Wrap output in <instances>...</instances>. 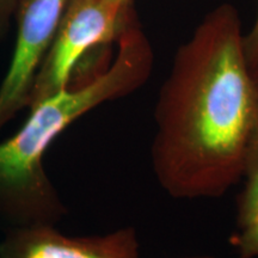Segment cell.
I'll use <instances>...</instances> for the list:
<instances>
[{
	"label": "cell",
	"instance_id": "cell-7",
	"mask_svg": "<svg viewBox=\"0 0 258 258\" xmlns=\"http://www.w3.org/2000/svg\"><path fill=\"white\" fill-rule=\"evenodd\" d=\"M238 228L230 239L232 246L240 258H258V215Z\"/></svg>",
	"mask_w": 258,
	"mask_h": 258
},
{
	"label": "cell",
	"instance_id": "cell-3",
	"mask_svg": "<svg viewBox=\"0 0 258 258\" xmlns=\"http://www.w3.org/2000/svg\"><path fill=\"white\" fill-rule=\"evenodd\" d=\"M135 12L134 4L115 8L106 0H69L30 95L29 106L66 89L90 50L117 42Z\"/></svg>",
	"mask_w": 258,
	"mask_h": 258
},
{
	"label": "cell",
	"instance_id": "cell-6",
	"mask_svg": "<svg viewBox=\"0 0 258 258\" xmlns=\"http://www.w3.org/2000/svg\"><path fill=\"white\" fill-rule=\"evenodd\" d=\"M244 188L238 199V227L258 215V124L246 146L243 163Z\"/></svg>",
	"mask_w": 258,
	"mask_h": 258
},
{
	"label": "cell",
	"instance_id": "cell-10",
	"mask_svg": "<svg viewBox=\"0 0 258 258\" xmlns=\"http://www.w3.org/2000/svg\"><path fill=\"white\" fill-rule=\"evenodd\" d=\"M109 4L115 6V8H125V6H129L134 4L135 0H106Z\"/></svg>",
	"mask_w": 258,
	"mask_h": 258
},
{
	"label": "cell",
	"instance_id": "cell-4",
	"mask_svg": "<svg viewBox=\"0 0 258 258\" xmlns=\"http://www.w3.org/2000/svg\"><path fill=\"white\" fill-rule=\"evenodd\" d=\"M69 0H19L17 36L0 84V131L28 108L35 79L55 36Z\"/></svg>",
	"mask_w": 258,
	"mask_h": 258
},
{
	"label": "cell",
	"instance_id": "cell-9",
	"mask_svg": "<svg viewBox=\"0 0 258 258\" xmlns=\"http://www.w3.org/2000/svg\"><path fill=\"white\" fill-rule=\"evenodd\" d=\"M19 0H0V40L5 36L11 18L16 15Z\"/></svg>",
	"mask_w": 258,
	"mask_h": 258
},
{
	"label": "cell",
	"instance_id": "cell-12",
	"mask_svg": "<svg viewBox=\"0 0 258 258\" xmlns=\"http://www.w3.org/2000/svg\"><path fill=\"white\" fill-rule=\"evenodd\" d=\"M185 258H215L212 256H198V257H185Z\"/></svg>",
	"mask_w": 258,
	"mask_h": 258
},
{
	"label": "cell",
	"instance_id": "cell-8",
	"mask_svg": "<svg viewBox=\"0 0 258 258\" xmlns=\"http://www.w3.org/2000/svg\"><path fill=\"white\" fill-rule=\"evenodd\" d=\"M243 47L245 59L252 71L258 67V14L253 27L243 36Z\"/></svg>",
	"mask_w": 258,
	"mask_h": 258
},
{
	"label": "cell",
	"instance_id": "cell-2",
	"mask_svg": "<svg viewBox=\"0 0 258 258\" xmlns=\"http://www.w3.org/2000/svg\"><path fill=\"white\" fill-rule=\"evenodd\" d=\"M117 47L105 70L30 106L21 129L0 144V224L8 230L55 225L62 219L67 209L43 166L48 148L82 116L129 96L150 78L154 51L137 14L118 37Z\"/></svg>",
	"mask_w": 258,
	"mask_h": 258
},
{
	"label": "cell",
	"instance_id": "cell-11",
	"mask_svg": "<svg viewBox=\"0 0 258 258\" xmlns=\"http://www.w3.org/2000/svg\"><path fill=\"white\" fill-rule=\"evenodd\" d=\"M252 72V79H253V84H254V89H256V93H257V99H258V67L251 71Z\"/></svg>",
	"mask_w": 258,
	"mask_h": 258
},
{
	"label": "cell",
	"instance_id": "cell-1",
	"mask_svg": "<svg viewBox=\"0 0 258 258\" xmlns=\"http://www.w3.org/2000/svg\"><path fill=\"white\" fill-rule=\"evenodd\" d=\"M237 9L212 10L177 49L154 111L151 160L178 200L217 199L241 179L258 99Z\"/></svg>",
	"mask_w": 258,
	"mask_h": 258
},
{
	"label": "cell",
	"instance_id": "cell-5",
	"mask_svg": "<svg viewBox=\"0 0 258 258\" xmlns=\"http://www.w3.org/2000/svg\"><path fill=\"white\" fill-rule=\"evenodd\" d=\"M54 226L8 230L0 243V258H139L140 244L133 227L102 235L69 237Z\"/></svg>",
	"mask_w": 258,
	"mask_h": 258
}]
</instances>
